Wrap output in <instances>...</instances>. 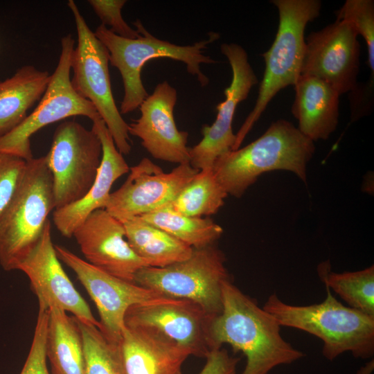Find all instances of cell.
I'll return each instance as SVG.
<instances>
[{
	"label": "cell",
	"instance_id": "d4e9b609",
	"mask_svg": "<svg viewBox=\"0 0 374 374\" xmlns=\"http://www.w3.org/2000/svg\"><path fill=\"white\" fill-rule=\"evenodd\" d=\"M140 217L192 248L215 244L223 233V229L211 218L185 215L170 204Z\"/></svg>",
	"mask_w": 374,
	"mask_h": 374
},
{
	"label": "cell",
	"instance_id": "f546056e",
	"mask_svg": "<svg viewBox=\"0 0 374 374\" xmlns=\"http://www.w3.org/2000/svg\"><path fill=\"white\" fill-rule=\"evenodd\" d=\"M48 310L39 308L32 344L20 374H51L46 357Z\"/></svg>",
	"mask_w": 374,
	"mask_h": 374
},
{
	"label": "cell",
	"instance_id": "8fae6325",
	"mask_svg": "<svg viewBox=\"0 0 374 374\" xmlns=\"http://www.w3.org/2000/svg\"><path fill=\"white\" fill-rule=\"evenodd\" d=\"M55 249L60 260L75 274L93 301L100 317L99 329L115 342L121 339L129 308L168 298L107 274L64 247L55 245Z\"/></svg>",
	"mask_w": 374,
	"mask_h": 374
},
{
	"label": "cell",
	"instance_id": "ffe728a7",
	"mask_svg": "<svg viewBox=\"0 0 374 374\" xmlns=\"http://www.w3.org/2000/svg\"><path fill=\"white\" fill-rule=\"evenodd\" d=\"M119 348L127 374H181L190 351L161 334L125 326Z\"/></svg>",
	"mask_w": 374,
	"mask_h": 374
},
{
	"label": "cell",
	"instance_id": "30bf717a",
	"mask_svg": "<svg viewBox=\"0 0 374 374\" xmlns=\"http://www.w3.org/2000/svg\"><path fill=\"white\" fill-rule=\"evenodd\" d=\"M74 45L71 35L62 38L58 63L44 93L36 108L17 127L0 137V152L28 161L33 158L30 137L41 128L71 116H87L92 121L100 117L93 104L79 96L71 84Z\"/></svg>",
	"mask_w": 374,
	"mask_h": 374
},
{
	"label": "cell",
	"instance_id": "9c48e42d",
	"mask_svg": "<svg viewBox=\"0 0 374 374\" xmlns=\"http://www.w3.org/2000/svg\"><path fill=\"white\" fill-rule=\"evenodd\" d=\"M98 135L74 121H64L55 130L45 156L50 170L55 210L81 199L92 186L102 159Z\"/></svg>",
	"mask_w": 374,
	"mask_h": 374
},
{
	"label": "cell",
	"instance_id": "8992f818",
	"mask_svg": "<svg viewBox=\"0 0 374 374\" xmlns=\"http://www.w3.org/2000/svg\"><path fill=\"white\" fill-rule=\"evenodd\" d=\"M53 210L52 176L45 156L33 158L0 216V265L4 270H17L38 242Z\"/></svg>",
	"mask_w": 374,
	"mask_h": 374
},
{
	"label": "cell",
	"instance_id": "7402d4cb",
	"mask_svg": "<svg viewBox=\"0 0 374 374\" xmlns=\"http://www.w3.org/2000/svg\"><path fill=\"white\" fill-rule=\"evenodd\" d=\"M50 78L48 71L26 65L0 81V137L26 118L29 109L44 93Z\"/></svg>",
	"mask_w": 374,
	"mask_h": 374
},
{
	"label": "cell",
	"instance_id": "7a4b0ae2",
	"mask_svg": "<svg viewBox=\"0 0 374 374\" xmlns=\"http://www.w3.org/2000/svg\"><path fill=\"white\" fill-rule=\"evenodd\" d=\"M314 151L312 141L292 123L280 119L251 143L220 156L213 170L226 193L240 198L269 171H290L306 184L307 166Z\"/></svg>",
	"mask_w": 374,
	"mask_h": 374
},
{
	"label": "cell",
	"instance_id": "2e32d148",
	"mask_svg": "<svg viewBox=\"0 0 374 374\" xmlns=\"http://www.w3.org/2000/svg\"><path fill=\"white\" fill-rule=\"evenodd\" d=\"M48 220L42 234L30 252L18 265L17 270L28 278L37 297L39 308H57L70 312L78 320L100 328L99 321L75 289L57 257Z\"/></svg>",
	"mask_w": 374,
	"mask_h": 374
},
{
	"label": "cell",
	"instance_id": "d6a6232c",
	"mask_svg": "<svg viewBox=\"0 0 374 374\" xmlns=\"http://www.w3.org/2000/svg\"><path fill=\"white\" fill-rule=\"evenodd\" d=\"M205 358L206 363L199 374H236L240 358L230 355L226 349H214Z\"/></svg>",
	"mask_w": 374,
	"mask_h": 374
},
{
	"label": "cell",
	"instance_id": "5bb4252c",
	"mask_svg": "<svg viewBox=\"0 0 374 374\" xmlns=\"http://www.w3.org/2000/svg\"><path fill=\"white\" fill-rule=\"evenodd\" d=\"M220 50L231 66L232 80L224 90L225 100L216 107L217 114L215 121L211 125L202 126V139L189 148V163L199 171L212 169L220 156L232 150L236 139L232 129L235 109L258 82L243 47L235 43H224Z\"/></svg>",
	"mask_w": 374,
	"mask_h": 374
},
{
	"label": "cell",
	"instance_id": "3957f363",
	"mask_svg": "<svg viewBox=\"0 0 374 374\" xmlns=\"http://www.w3.org/2000/svg\"><path fill=\"white\" fill-rule=\"evenodd\" d=\"M326 297L320 303L294 305L271 294L262 308L280 326L296 328L319 338L322 353L332 361L350 352L356 358L366 359L374 354V317L344 305L326 287Z\"/></svg>",
	"mask_w": 374,
	"mask_h": 374
},
{
	"label": "cell",
	"instance_id": "4316f807",
	"mask_svg": "<svg viewBox=\"0 0 374 374\" xmlns=\"http://www.w3.org/2000/svg\"><path fill=\"white\" fill-rule=\"evenodd\" d=\"M227 195L213 168L205 169L199 170L170 204L187 216L208 217L218 212Z\"/></svg>",
	"mask_w": 374,
	"mask_h": 374
},
{
	"label": "cell",
	"instance_id": "836d02e7",
	"mask_svg": "<svg viewBox=\"0 0 374 374\" xmlns=\"http://www.w3.org/2000/svg\"><path fill=\"white\" fill-rule=\"evenodd\" d=\"M373 369V359L368 362L364 366H362L357 374H371Z\"/></svg>",
	"mask_w": 374,
	"mask_h": 374
},
{
	"label": "cell",
	"instance_id": "52a82bcc",
	"mask_svg": "<svg viewBox=\"0 0 374 374\" xmlns=\"http://www.w3.org/2000/svg\"><path fill=\"white\" fill-rule=\"evenodd\" d=\"M224 253L215 244L193 248L189 258L163 267H144L134 283L164 296L190 301L212 317L222 310V286L230 280Z\"/></svg>",
	"mask_w": 374,
	"mask_h": 374
},
{
	"label": "cell",
	"instance_id": "9a60e30c",
	"mask_svg": "<svg viewBox=\"0 0 374 374\" xmlns=\"http://www.w3.org/2000/svg\"><path fill=\"white\" fill-rule=\"evenodd\" d=\"M214 317L190 301L164 298L129 308L125 326L154 330L192 355L206 357L212 350L209 328Z\"/></svg>",
	"mask_w": 374,
	"mask_h": 374
},
{
	"label": "cell",
	"instance_id": "484cf974",
	"mask_svg": "<svg viewBox=\"0 0 374 374\" xmlns=\"http://www.w3.org/2000/svg\"><path fill=\"white\" fill-rule=\"evenodd\" d=\"M321 280L338 294L349 307L374 317V266L355 271L336 273L329 260L320 263Z\"/></svg>",
	"mask_w": 374,
	"mask_h": 374
},
{
	"label": "cell",
	"instance_id": "ba28073f",
	"mask_svg": "<svg viewBox=\"0 0 374 374\" xmlns=\"http://www.w3.org/2000/svg\"><path fill=\"white\" fill-rule=\"evenodd\" d=\"M68 6L74 17L78 35L71 64L73 88L93 104L118 151L128 154L132 150L128 124L123 118L112 94L109 52L91 30L75 2L69 0Z\"/></svg>",
	"mask_w": 374,
	"mask_h": 374
},
{
	"label": "cell",
	"instance_id": "5b68a950",
	"mask_svg": "<svg viewBox=\"0 0 374 374\" xmlns=\"http://www.w3.org/2000/svg\"><path fill=\"white\" fill-rule=\"evenodd\" d=\"M278 12L279 23L273 44L262 54L265 69L256 104L235 134L232 150L240 148L247 134L281 89L296 84L301 76L305 49V29L319 17V0H271Z\"/></svg>",
	"mask_w": 374,
	"mask_h": 374
},
{
	"label": "cell",
	"instance_id": "e0dca14e",
	"mask_svg": "<svg viewBox=\"0 0 374 374\" xmlns=\"http://www.w3.org/2000/svg\"><path fill=\"white\" fill-rule=\"evenodd\" d=\"M177 100V90L167 81L158 84L140 105L141 116L128 125V132L154 158L179 165L189 163L190 154L188 133L179 130L174 119Z\"/></svg>",
	"mask_w": 374,
	"mask_h": 374
},
{
	"label": "cell",
	"instance_id": "603a6c76",
	"mask_svg": "<svg viewBox=\"0 0 374 374\" xmlns=\"http://www.w3.org/2000/svg\"><path fill=\"white\" fill-rule=\"evenodd\" d=\"M46 357L51 374H86L82 339L75 319L55 307L48 310Z\"/></svg>",
	"mask_w": 374,
	"mask_h": 374
},
{
	"label": "cell",
	"instance_id": "6da1fadb",
	"mask_svg": "<svg viewBox=\"0 0 374 374\" xmlns=\"http://www.w3.org/2000/svg\"><path fill=\"white\" fill-rule=\"evenodd\" d=\"M222 304L221 313L211 322V348L218 349L226 344L235 353L242 352L246 357L242 374H268L278 366L304 357L283 338L276 320L231 279L223 284Z\"/></svg>",
	"mask_w": 374,
	"mask_h": 374
},
{
	"label": "cell",
	"instance_id": "83f0119b",
	"mask_svg": "<svg viewBox=\"0 0 374 374\" xmlns=\"http://www.w3.org/2000/svg\"><path fill=\"white\" fill-rule=\"evenodd\" d=\"M75 321L82 339L86 374H127L119 342L107 338L96 326Z\"/></svg>",
	"mask_w": 374,
	"mask_h": 374
},
{
	"label": "cell",
	"instance_id": "7c38bea8",
	"mask_svg": "<svg viewBox=\"0 0 374 374\" xmlns=\"http://www.w3.org/2000/svg\"><path fill=\"white\" fill-rule=\"evenodd\" d=\"M352 24L335 20L305 39L301 75L312 76L328 83L339 95L357 85L360 46Z\"/></svg>",
	"mask_w": 374,
	"mask_h": 374
},
{
	"label": "cell",
	"instance_id": "d6986e66",
	"mask_svg": "<svg viewBox=\"0 0 374 374\" xmlns=\"http://www.w3.org/2000/svg\"><path fill=\"white\" fill-rule=\"evenodd\" d=\"M92 130L102 145V159L95 181L88 193L78 202L55 209L53 223L64 237L71 238L75 230L94 211L104 208L113 184L130 171V167L117 149L105 122L99 117L93 120Z\"/></svg>",
	"mask_w": 374,
	"mask_h": 374
},
{
	"label": "cell",
	"instance_id": "4dcf8cb0",
	"mask_svg": "<svg viewBox=\"0 0 374 374\" xmlns=\"http://www.w3.org/2000/svg\"><path fill=\"white\" fill-rule=\"evenodd\" d=\"M26 164L21 157L0 152V216L14 196Z\"/></svg>",
	"mask_w": 374,
	"mask_h": 374
},
{
	"label": "cell",
	"instance_id": "44dd1931",
	"mask_svg": "<svg viewBox=\"0 0 374 374\" xmlns=\"http://www.w3.org/2000/svg\"><path fill=\"white\" fill-rule=\"evenodd\" d=\"M292 113L299 130L313 142L326 140L339 123V93L319 78L301 75L294 87Z\"/></svg>",
	"mask_w": 374,
	"mask_h": 374
},
{
	"label": "cell",
	"instance_id": "1f68e13d",
	"mask_svg": "<svg viewBox=\"0 0 374 374\" xmlns=\"http://www.w3.org/2000/svg\"><path fill=\"white\" fill-rule=\"evenodd\" d=\"M96 15L103 25L109 27V30L116 35L127 39H136L140 36L136 29L131 28L123 19L121 10L125 4V0H89Z\"/></svg>",
	"mask_w": 374,
	"mask_h": 374
},
{
	"label": "cell",
	"instance_id": "ac0fdd59",
	"mask_svg": "<svg viewBox=\"0 0 374 374\" xmlns=\"http://www.w3.org/2000/svg\"><path fill=\"white\" fill-rule=\"evenodd\" d=\"M85 260L98 269L134 283L148 264L131 249L123 223L105 208L92 212L73 233Z\"/></svg>",
	"mask_w": 374,
	"mask_h": 374
},
{
	"label": "cell",
	"instance_id": "cb8c5ba5",
	"mask_svg": "<svg viewBox=\"0 0 374 374\" xmlns=\"http://www.w3.org/2000/svg\"><path fill=\"white\" fill-rule=\"evenodd\" d=\"M121 222L130 247L148 267H166L186 260L192 253V247L140 216Z\"/></svg>",
	"mask_w": 374,
	"mask_h": 374
},
{
	"label": "cell",
	"instance_id": "277c9868",
	"mask_svg": "<svg viewBox=\"0 0 374 374\" xmlns=\"http://www.w3.org/2000/svg\"><path fill=\"white\" fill-rule=\"evenodd\" d=\"M140 36L136 39L120 37L103 24L94 32L96 37L106 47L109 55V63L119 71L123 82L124 96L120 113L128 114L139 108L148 97L141 80V70L150 60L169 58L184 62L188 72L197 78L202 87L209 79L201 71V64H214L217 61L203 53L220 35L209 33L208 39L192 45L179 46L158 39L151 35L137 19L134 22Z\"/></svg>",
	"mask_w": 374,
	"mask_h": 374
},
{
	"label": "cell",
	"instance_id": "4fadbf2b",
	"mask_svg": "<svg viewBox=\"0 0 374 374\" xmlns=\"http://www.w3.org/2000/svg\"><path fill=\"white\" fill-rule=\"evenodd\" d=\"M123 185L111 193L105 209L120 221L141 216L171 203L199 170L189 163L179 164L170 172L143 158L130 168Z\"/></svg>",
	"mask_w": 374,
	"mask_h": 374
},
{
	"label": "cell",
	"instance_id": "f1b7e54d",
	"mask_svg": "<svg viewBox=\"0 0 374 374\" xmlns=\"http://www.w3.org/2000/svg\"><path fill=\"white\" fill-rule=\"evenodd\" d=\"M337 20L350 22L367 45L370 80L374 81V1L346 0L335 12Z\"/></svg>",
	"mask_w": 374,
	"mask_h": 374
}]
</instances>
